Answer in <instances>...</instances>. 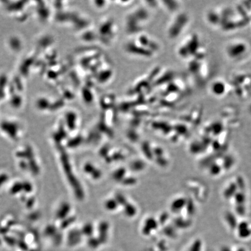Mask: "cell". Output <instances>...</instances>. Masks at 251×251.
<instances>
[{
  "mask_svg": "<svg viewBox=\"0 0 251 251\" xmlns=\"http://www.w3.org/2000/svg\"><path fill=\"white\" fill-rule=\"evenodd\" d=\"M226 52L228 56L232 59L242 57V55L248 51L247 44L244 41L235 40L230 43L226 47Z\"/></svg>",
  "mask_w": 251,
  "mask_h": 251,
  "instance_id": "obj_1",
  "label": "cell"
},
{
  "mask_svg": "<svg viewBox=\"0 0 251 251\" xmlns=\"http://www.w3.org/2000/svg\"><path fill=\"white\" fill-rule=\"evenodd\" d=\"M211 91L216 95H221L224 94L226 90V86L223 82L218 81L215 82L212 84Z\"/></svg>",
  "mask_w": 251,
  "mask_h": 251,
  "instance_id": "obj_2",
  "label": "cell"
},
{
  "mask_svg": "<svg viewBox=\"0 0 251 251\" xmlns=\"http://www.w3.org/2000/svg\"><path fill=\"white\" fill-rule=\"evenodd\" d=\"M7 176L6 175H1L0 176V186L2 184H4V183H5V182L7 180Z\"/></svg>",
  "mask_w": 251,
  "mask_h": 251,
  "instance_id": "obj_3",
  "label": "cell"
},
{
  "mask_svg": "<svg viewBox=\"0 0 251 251\" xmlns=\"http://www.w3.org/2000/svg\"></svg>",
  "mask_w": 251,
  "mask_h": 251,
  "instance_id": "obj_4",
  "label": "cell"
}]
</instances>
